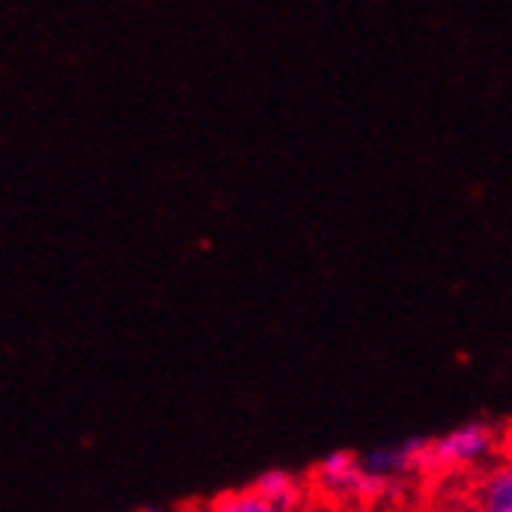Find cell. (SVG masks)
<instances>
[{"instance_id":"6da1fadb","label":"cell","mask_w":512,"mask_h":512,"mask_svg":"<svg viewBox=\"0 0 512 512\" xmlns=\"http://www.w3.org/2000/svg\"><path fill=\"white\" fill-rule=\"evenodd\" d=\"M311 488L333 503H376L385 500L398 485L373 475L360 463V457L348 454V450H336L314 466Z\"/></svg>"},{"instance_id":"7a4b0ae2","label":"cell","mask_w":512,"mask_h":512,"mask_svg":"<svg viewBox=\"0 0 512 512\" xmlns=\"http://www.w3.org/2000/svg\"><path fill=\"white\" fill-rule=\"evenodd\" d=\"M500 450V432L491 423H463L438 438L429 441V472H469V469H485L497 460Z\"/></svg>"},{"instance_id":"3957f363","label":"cell","mask_w":512,"mask_h":512,"mask_svg":"<svg viewBox=\"0 0 512 512\" xmlns=\"http://www.w3.org/2000/svg\"><path fill=\"white\" fill-rule=\"evenodd\" d=\"M429 441L426 438H410L401 444H391V447H373L367 450L360 463H364L373 475L391 481V485H404V481L416 472H429Z\"/></svg>"},{"instance_id":"277c9868","label":"cell","mask_w":512,"mask_h":512,"mask_svg":"<svg viewBox=\"0 0 512 512\" xmlns=\"http://www.w3.org/2000/svg\"><path fill=\"white\" fill-rule=\"evenodd\" d=\"M255 488L267 497V500H274L286 509H295L308 500V488H305V481H301L298 475L286 472V469H267L264 475H258L255 481Z\"/></svg>"},{"instance_id":"5b68a950","label":"cell","mask_w":512,"mask_h":512,"mask_svg":"<svg viewBox=\"0 0 512 512\" xmlns=\"http://www.w3.org/2000/svg\"><path fill=\"white\" fill-rule=\"evenodd\" d=\"M202 512H295V509H286L274 500H267L255 485L252 488H243V491H227L215 500H208Z\"/></svg>"},{"instance_id":"8992f818","label":"cell","mask_w":512,"mask_h":512,"mask_svg":"<svg viewBox=\"0 0 512 512\" xmlns=\"http://www.w3.org/2000/svg\"><path fill=\"white\" fill-rule=\"evenodd\" d=\"M441 512H481L472 500L469 503H450L447 509H441Z\"/></svg>"},{"instance_id":"52a82bcc","label":"cell","mask_w":512,"mask_h":512,"mask_svg":"<svg viewBox=\"0 0 512 512\" xmlns=\"http://www.w3.org/2000/svg\"><path fill=\"white\" fill-rule=\"evenodd\" d=\"M140 512H165V509H140Z\"/></svg>"},{"instance_id":"ba28073f","label":"cell","mask_w":512,"mask_h":512,"mask_svg":"<svg viewBox=\"0 0 512 512\" xmlns=\"http://www.w3.org/2000/svg\"><path fill=\"white\" fill-rule=\"evenodd\" d=\"M506 512H512V509H506Z\"/></svg>"}]
</instances>
